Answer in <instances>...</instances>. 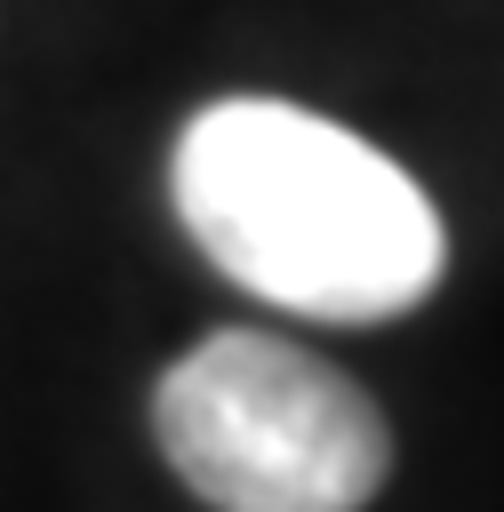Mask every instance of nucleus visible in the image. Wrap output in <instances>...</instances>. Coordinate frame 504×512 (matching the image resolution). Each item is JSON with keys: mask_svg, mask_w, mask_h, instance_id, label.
Wrapping results in <instances>:
<instances>
[{"mask_svg": "<svg viewBox=\"0 0 504 512\" xmlns=\"http://www.w3.org/2000/svg\"><path fill=\"white\" fill-rule=\"evenodd\" d=\"M152 432L216 512H360L392 464L376 400L344 368L256 328L192 344L160 376Z\"/></svg>", "mask_w": 504, "mask_h": 512, "instance_id": "f03ea898", "label": "nucleus"}, {"mask_svg": "<svg viewBox=\"0 0 504 512\" xmlns=\"http://www.w3.org/2000/svg\"><path fill=\"white\" fill-rule=\"evenodd\" d=\"M168 184L200 256L304 320H392L448 264L424 184L368 136L280 96L208 104L176 136Z\"/></svg>", "mask_w": 504, "mask_h": 512, "instance_id": "f257e3e1", "label": "nucleus"}]
</instances>
